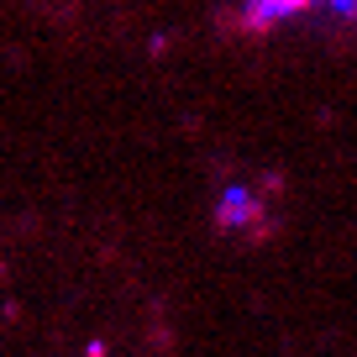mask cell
Segmentation results:
<instances>
[{"mask_svg": "<svg viewBox=\"0 0 357 357\" xmlns=\"http://www.w3.org/2000/svg\"><path fill=\"white\" fill-rule=\"evenodd\" d=\"M215 226L231 236H252V242H263V236H273V211H268V195L247 190V184H226L221 200H215Z\"/></svg>", "mask_w": 357, "mask_h": 357, "instance_id": "obj_1", "label": "cell"}, {"mask_svg": "<svg viewBox=\"0 0 357 357\" xmlns=\"http://www.w3.org/2000/svg\"><path fill=\"white\" fill-rule=\"evenodd\" d=\"M310 6H315V0H242V11H236V32L263 37V32H273L279 22L310 11Z\"/></svg>", "mask_w": 357, "mask_h": 357, "instance_id": "obj_2", "label": "cell"}, {"mask_svg": "<svg viewBox=\"0 0 357 357\" xmlns=\"http://www.w3.org/2000/svg\"><path fill=\"white\" fill-rule=\"evenodd\" d=\"M336 16H347V22H357V0H331Z\"/></svg>", "mask_w": 357, "mask_h": 357, "instance_id": "obj_3", "label": "cell"}]
</instances>
